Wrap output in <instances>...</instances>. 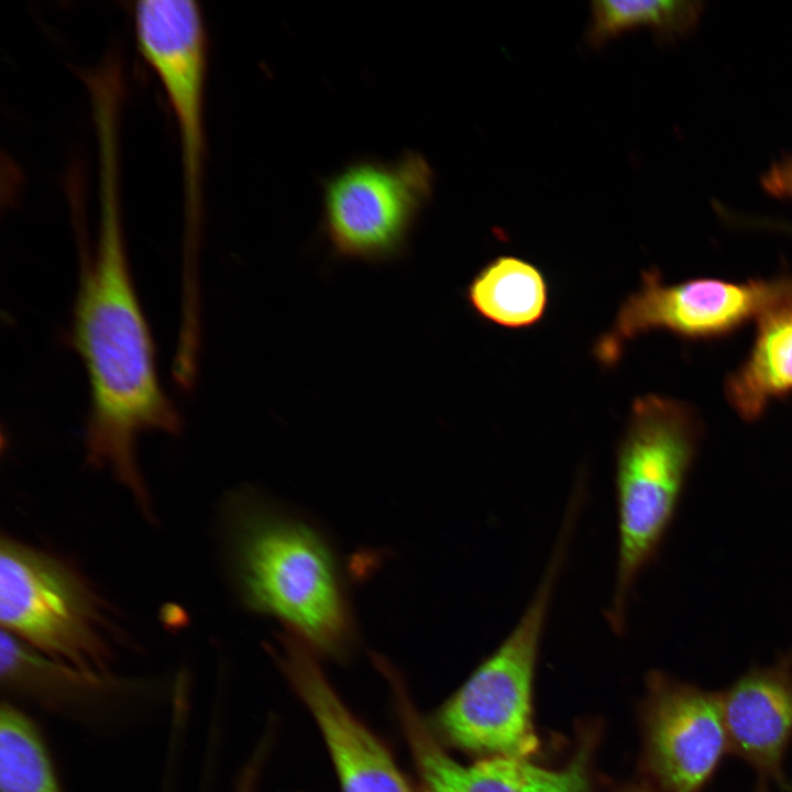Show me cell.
<instances>
[{
	"mask_svg": "<svg viewBox=\"0 0 792 792\" xmlns=\"http://www.w3.org/2000/svg\"><path fill=\"white\" fill-rule=\"evenodd\" d=\"M766 194L781 200H792V154L774 162L761 176Z\"/></svg>",
	"mask_w": 792,
	"mask_h": 792,
	"instance_id": "ac0fdd59",
	"label": "cell"
},
{
	"mask_svg": "<svg viewBox=\"0 0 792 792\" xmlns=\"http://www.w3.org/2000/svg\"><path fill=\"white\" fill-rule=\"evenodd\" d=\"M0 620L1 630L51 658L111 674L106 601L62 557L7 536L0 542Z\"/></svg>",
	"mask_w": 792,
	"mask_h": 792,
	"instance_id": "5b68a950",
	"label": "cell"
},
{
	"mask_svg": "<svg viewBox=\"0 0 792 792\" xmlns=\"http://www.w3.org/2000/svg\"><path fill=\"white\" fill-rule=\"evenodd\" d=\"M98 178L97 243L82 263L72 328L89 386L86 452L88 462L108 470L151 518L138 440L151 431L175 433L180 421L160 383L152 336L130 273L119 170L105 167Z\"/></svg>",
	"mask_w": 792,
	"mask_h": 792,
	"instance_id": "6da1fadb",
	"label": "cell"
},
{
	"mask_svg": "<svg viewBox=\"0 0 792 792\" xmlns=\"http://www.w3.org/2000/svg\"><path fill=\"white\" fill-rule=\"evenodd\" d=\"M792 286V277L729 282L696 278L666 284L659 271L641 274L639 288L620 305L615 321L595 345L597 360L614 365L625 344L664 330L685 340L728 336L757 318Z\"/></svg>",
	"mask_w": 792,
	"mask_h": 792,
	"instance_id": "ba28073f",
	"label": "cell"
},
{
	"mask_svg": "<svg viewBox=\"0 0 792 792\" xmlns=\"http://www.w3.org/2000/svg\"><path fill=\"white\" fill-rule=\"evenodd\" d=\"M466 296L481 317L502 327L519 329L542 318L548 286L535 265L504 255L487 263L474 276Z\"/></svg>",
	"mask_w": 792,
	"mask_h": 792,
	"instance_id": "9a60e30c",
	"label": "cell"
},
{
	"mask_svg": "<svg viewBox=\"0 0 792 792\" xmlns=\"http://www.w3.org/2000/svg\"><path fill=\"white\" fill-rule=\"evenodd\" d=\"M382 674L391 686L421 792H591V746L582 745L560 769H547L528 759L507 757H491L462 765L452 759L435 738L397 671L389 666Z\"/></svg>",
	"mask_w": 792,
	"mask_h": 792,
	"instance_id": "8fae6325",
	"label": "cell"
},
{
	"mask_svg": "<svg viewBox=\"0 0 792 792\" xmlns=\"http://www.w3.org/2000/svg\"><path fill=\"white\" fill-rule=\"evenodd\" d=\"M1 685L8 693L63 714L88 715L127 686L111 674L86 671L51 658L1 630Z\"/></svg>",
	"mask_w": 792,
	"mask_h": 792,
	"instance_id": "4fadbf2b",
	"label": "cell"
},
{
	"mask_svg": "<svg viewBox=\"0 0 792 792\" xmlns=\"http://www.w3.org/2000/svg\"><path fill=\"white\" fill-rule=\"evenodd\" d=\"M433 184L430 164L414 152L389 163L356 161L329 177L322 226L336 255L363 262L403 255Z\"/></svg>",
	"mask_w": 792,
	"mask_h": 792,
	"instance_id": "8992f818",
	"label": "cell"
},
{
	"mask_svg": "<svg viewBox=\"0 0 792 792\" xmlns=\"http://www.w3.org/2000/svg\"><path fill=\"white\" fill-rule=\"evenodd\" d=\"M271 651L314 717L342 792H415L383 741L343 703L307 645L284 632Z\"/></svg>",
	"mask_w": 792,
	"mask_h": 792,
	"instance_id": "30bf717a",
	"label": "cell"
},
{
	"mask_svg": "<svg viewBox=\"0 0 792 792\" xmlns=\"http://www.w3.org/2000/svg\"><path fill=\"white\" fill-rule=\"evenodd\" d=\"M136 44L160 79L178 130L186 255L197 246L205 160L207 34L194 0H139L133 7Z\"/></svg>",
	"mask_w": 792,
	"mask_h": 792,
	"instance_id": "52a82bcc",
	"label": "cell"
},
{
	"mask_svg": "<svg viewBox=\"0 0 792 792\" xmlns=\"http://www.w3.org/2000/svg\"><path fill=\"white\" fill-rule=\"evenodd\" d=\"M588 42L601 46L624 32L647 28L663 38H675L697 24L703 4L697 1L604 0L592 3Z\"/></svg>",
	"mask_w": 792,
	"mask_h": 792,
	"instance_id": "e0dca14e",
	"label": "cell"
},
{
	"mask_svg": "<svg viewBox=\"0 0 792 792\" xmlns=\"http://www.w3.org/2000/svg\"><path fill=\"white\" fill-rule=\"evenodd\" d=\"M700 425L674 398L648 394L631 406L616 454L618 558L609 625H625L628 595L656 556L695 457Z\"/></svg>",
	"mask_w": 792,
	"mask_h": 792,
	"instance_id": "3957f363",
	"label": "cell"
},
{
	"mask_svg": "<svg viewBox=\"0 0 792 792\" xmlns=\"http://www.w3.org/2000/svg\"><path fill=\"white\" fill-rule=\"evenodd\" d=\"M756 321L749 353L724 385L728 404L746 421L757 420L773 400L792 393V286Z\"/></svg>",
	"mask_w": 792,
	"mask_h": 792,
	"instance_id": "5bb4252c",
	"label": "cell"
},
{
	"mask_svg": "<svg viewBox=\"0 0 792 792\" xmlns=\"http://www.w3.org/2000/svg\"><path fill=\"white\" fill-rule=\"evenodd\" d=\"M624 792H646V790L638 789V788H632V789H628V790H626V791H624Z\"/></svg>",
	"mask_w": 792,
	"mask_h": 792,
	"instance_id": "ffe728a7",
	"label": "cell"
},
{
	"mask_svg": "<svg viewBox=\"0 0 792 792\" xmlns=\"http://www.w3.org/2000/svg\"><path fill=\"white\" fill-rule=\"evenodd\" d=\"M783 792H792V783H784L783 784Z\"/></svg>",
	"mask_w": 792,
	"mask_h": 792,
	"instance_id": "d6986e66",
	"label": "cell"
},
{
	"mask_svg": "<svg viewBox=\"0 0 792 792\" xmlns=\"http://www.w3.org/2000/svg\"><path fill=\"white\" fill-rule=\"evenodd\" d=\"M644 710L645 766L660 792H703L729 750L719 693L660 672Z\"/></svg>",
	"mask_w": 792,
	"mask_h": 792,
	"instance_id": "9c48e42d",
	"label": "cell"
},
{
	"mask_svg": "<svg viewBox=\"0 0 792 792\" xmlns=\"http://www.w3.org/2000/svg\"><path fill=\"white\" fill-rule=\"evenodd\" d=\"M231 580L242 604L272 616L315 653L342 658L355 626L339 562L324 536L258 494L239 491L223 507Z\"/></svg>",
	"mask_w": 792,
	"mask_h": 792,
	"instance_id": "7a4b0ae2",
	"label": "cell"
},
{
	"mask_svg": "<svg viewBox=\"0 0 792 792\" xmlns=\"http://www.w3.org/2000/svg\"><path fill=\"white\" fill-rule=\"evenodd\" d=\"M572 529V524H563L537 591L516 626L433 715V728L444 743L493 757L528 759L537 752L532 680Z\"/></svg>",
	"mask_w": 792,
	"mask_h": 792,
	"instance_id": "277c9868",
	"label": "cell"
},
{
	"mask_svg": "<svg viewBox=\"0 0 792 792\" xmlns=\"http://www.w3.org/2000/svg\"><path fill=\"white\" fill-rule=\"evenodd\" d=\"M1 792H64L36 724L11 702L0 711Z\"/></svg>",
	"mask_w": 792,
	"mask_h": 792,
	"instance_id": "2e32d148",
	"label": "cell"
},
{
	"mask_svg": "<svg viewBox=\"0 0 792 792\" xmlns=\"http://www.w3.org/2000/svg\"><path fill=\"white\" fill-rule=\"evenodd\" d=\"M729 750L757 777L758 792L783 787L792 741V656L754 668L719 693Z\"/></svg>",
	"mask_w": 792,
	"mask_h": 792,
	"instance_id": "7c38bea8",
	"label": "cell"
}]
</instances>
